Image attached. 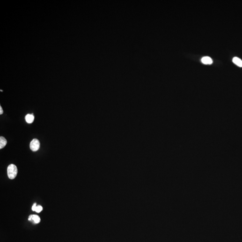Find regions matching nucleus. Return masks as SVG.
<instances>
[{"label":"nucleus","instance_id":"1","mask_svg":"<svg viewBox=\"0 0 242 242\" xmlns=\"http://www.w3.org/2000/svg\"><path fill=\"white\" fill-rule=\"evenodd\" d=\"M17 167L15 165L11 164L7 168V175L9 178L13 179L15 178L17 175Z\"/></svg>","mask_w":242,"mask_h":242},{"label":"nucleus","instance_id":"2","mask_svg":"<svg viewBox=\"0 0 242 242\" xmlns=\"http://www.w3.org/2000/svg\"><path fill=\"white\" fill-rule=\"evenodd\" d=\"M40 147L39 141L37 139H34L31 142L30 144V149L33 152H36L39 150Z\"/></svg>","mask_w":242,"mask_h":242},{"label":"nucleus","instance_id":"3","mask_svg":"<svg viewBox=\"0 0 242 242\" xmlns=\"http://www.w3.org/2000/svg\"><path fill=\"white\" fill-rule=\"evenodd\" d=\"M201 62L205 65H211L213 63V60L209 57H204L201 59Z\"/></svg>","mask_w":242,"mask_h":242},{"label":"nucleus","instance_id":"4","mask_svg":"<svg viewBox=\"0 0 242 242\" xmlns=\"http://www.w3.org/2000/svg\"><path fill=\"white\" fill-rule=\"evenodd\" d=\"M34 118H34V116L33 114H28L26 115V117H25V119H26V122H27V123H28V124H32L33 121H34Z\"/></svg>","mask_w":242,"mask_h":242},{"label":"nucleus","instance_id":"5","mask_svg":"<svg viewBox=\"0 0 242 242\" xmlns=\"http://www.w3.org/2000/svg\"><path fill=\"white\" fill-rule=\"evenodd\" d=\"M233 63L238 67H242V60L238 57H234L232 60Z\"/></svg>","mask_w":242,"mask_h":242},{"label":"nucleus","instance_id":"6","mask_svg":"<svg viewBox=\"0 0 242 242\" xmlns=\"http://www.w3.org/2000/svg\"><path fill=\"white\" fill-rule=\"evenodd\" d=\"M7 140L3 136L0 137V149H2L7 145Z\"/></svg>","mask_w":242,"mask_h":242},{"label":"nucleus","instance_id":"7","mask_svg":"<svg viewBox=\"0 0 242 242\" xmlns=\"http://www.w3.org/2000/svg\"><path fill=\"white\" fill-rule=\"evenodd\" d=\"M32 220L36 224H38L39 223L40 221V219L39 216L37 215H32Z\"/></svg>","mask_w":242,"mask_h":242},{"label":"nucleus","instance_id":"8","mask_svg":"<svg viewBox=\"0 0 242 242\" xmlns=\"http://www.w3.org/2000/svg\"><path fill=\"white\" fill-rule=\"evenodd\" d=\"M42 210H43V207L41 206L38 205L36 208L35 211L37 213H39Z\"/></svg>","mask_w":242,"mask_h":242},{"label":"nucleus","instance_id":"9","mask_svg":"<svg viewBox=\"0 0 242 242\" xmlns=\"http://www.w3.org/2000/svg\"><path fill=\"white\" fill-rule=\"evenodd\" d=\"M37 207V204H36V203L34 204V205H33L32 206V208H31V209H32V211H35Z\"/></svg>","mask_w":242,"mask_h":242},{"label":"nucleus","instance_id":"10","mask_svg":"<svg viewBox=\"0 0 242 242\" xmlns=\"http://www.w3.org/2000/svg\"><path fill=\"white\" fill-rule=\"evenodd\" d=\"M3 113V110H2V107H1V106H0V114L1 115V114H2V113Z\"/></svg>","mask_w":242,"mask_h":242},{"label":"nucleus","instance_id":"11","mask_svg":"<svg viewBox=\"0 0 242 242\" xmlns=\"http://www.w3.org/2000/svg\"><path fill=\"white\" fill-rule=\"evenodd\" d=\"M32 215H31L29 216V221H31L32 220Z\"/></svg>","mask_w":242,"mask_h":242}]
</instances>
